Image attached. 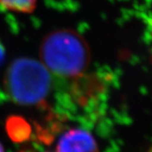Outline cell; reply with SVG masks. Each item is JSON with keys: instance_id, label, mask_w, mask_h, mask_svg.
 Instances as JSON below:
<instances>
[{"instance_id": "obj_1", "label": "cell", "mask_w": 152, "mask_h": 152, "mask_svg": "<svg viewBox=\"0 0 152 152\" xmlns=\"http://www.w3.org/2000/svg\"><path fill=\"white\" fill-rule=\"evenodd\" d=\"M89 45L80 33L70 29L48 33L39 47V60L52 75L75 79L85 74L91 64Z\"/></svg>"}, {"instance_id": "obj_2", "label": "cell", "mask_w": 152, "mask_h": 152, "mask_svg": "<svg viewBox=\"0 0 152 152\" xmlns=\"http://www.w3.org/2000/svg\"><path fill=\"white\" fill-rule=\"evenodd\" d=\"M4 87L12 101L22 106H37L48 97L52 74L39 59L22 57L6 69Z\"/></svg>"}, {"instance_id": "obj_3", "label": "cell", "mask_w": 152, "mask_h": 152, "mask_svg": "<svg viewBox=\"0 0 152 152\" xmlns=\"http://www.w3.org/2000/svg\"><path fill=\"white\" fill-rule=\"evenodd\" d=\"M57 152H99L97 143L91 133L81 129L66 131L59 138Z\"/></svg>"}, {"instance_id": "obj_4", "label": "cell", "mask_w": 152, "mask_h": 152, "mask_svg": "<svg viewBox=\"0 0 152 152\" xmlns=\"http://www.w3.org/2000/svg\"><path fill=\"white\" fill-rule=\"evenodd\" d=\"M37 0H0V6L5 10L30 14L35 10Z\"/></svg>"}, {"instance_id": "obj_5", "label": "cell", "mask_w": 152, "mask_h": 152, "mask_svg": "<svg viewBox=\"0 0 152 152\" xmlns=\"http://www.w3.org/2000/svg\"><path fill=\"white\" fill-rule=\"evenodd\" d=\"M8 130L14 139H25L30 134V126L25 120L14 117L8 121Z\"/></svg>"}, {"instance_id": "obj_6", "label": "cell", "mask_w": 152, "mask_h": 152, "mask_svg": "<svg viewBox=\"0 0 152 152\" xmlns=\"http://www.w3.org/2000/svg\"><path fill=\"white\" fill-rule=\"evenodd\" d=\"M4 58H5V51L4 48V46L0 42V65L3 64Z\"/></svg>"}, {"instance_id": "obj_7", "label": "cell", "mask_w": 152, "mask_h": 152, "mask_svg": "<svg viewBox=\"0 0 152 152\" xmlns=\"http://www.w3.org/2000/svg\"><path fill=\"white\" fill-rule=\"evenodd\" d=\"M0 152H4V149H3V146L1 145V144H0Z\"/></svg>"}]
</instances>
